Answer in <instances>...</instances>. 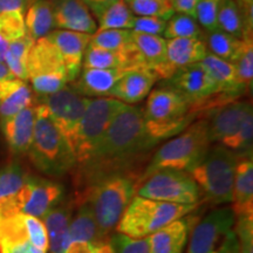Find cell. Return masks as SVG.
<instances>
[{"label":"cell","mask_w":253,"mask_h":253,"mask_svg":"<svg viewBox=\"0 0 253 253\" xmlns=\"http://www.w3.org/2000/svg\"><path fill=\"white\" fill-rule=\"evenodd\" d=\"M155 145L145 129L142 108L125 104L113 119L89 160L80 169L90 184L102 176L125 171L132 160Z\"/></svg>","instance_id":"cell-1"},{"label":"cell","mask_w":253,"mask_h":253,"mask_svg":"<svg viewBox=\"0 0 253 253\" xmlns=\"http://www.w3.org/2000/svg\"><path fill=\"white\" fill-rule=\"evenodd\" d=\"M142 112L148 135L156 144L181 134L196 115L188 99L168 84L150 91Z\"/></svg>","instance_id":"cell-2"},{"label":"cell","mask_w":253,"mask_h":253,"mask_svg":"<svg viewBox=\"0 0 253 253\" xmlns=\"http://www.w3.org/2000/svg\"><path fill=\"white\" fill-rule=\"evenodd\" d=\"M34 108L36 122L27 155L33 166L45 175L52 177L65 175L77 166L75 155L50 119L45 104L39 103Z\"/></svg>","instance_id":"cell-3"},{"label":"cell","mask_w":253,"mask_h":253,"mask_svg":"<svg viewBox=\"0 0 253 253\" xmlns=\"http://www.w3.org/2000/svg\"><path fill=\"white\" fill-rule=\"evenodd\" d=\"M136 191V183L126 171L102 176L89 184L86 201L93 208L97 225L106 238L118 226Z\"/></svg>","instance_id":"cell-4"},{"label":"cell","mask_w":253,"mask_h":253,"mask_svg":"<svg viewBox=\"0 0 253 253\" xmlns=\"http://www.w3.org/2000/svg\"><path fill=\"white\" fill-rule=\"evenodd\" d=\"M210 147L207 120L192 122L181 134L173 136L155 153L141 181L162 169L189 172L204 157Z\"/></svg>","instance_id":"cell-5"},{"label":"cell","mask_w":253,"mask_h":253,"mask_svg":"<svg viewBox=\"0 0 253 253\" xmlns=\"http://www.w3.org/2000/svg\"><path fill=\"white\" fill-rule=\"evenodd\" d=\"M239 155L216 144L188 172L210 203L220 205L232 202L233 181Z\"/></svg>","instance_id":"cell-6"},{"label":"cell","mask_w":253,"mask_h":253,"mask_svg":"<svg viewBox=\"0 0 253 253\" xmlns=\"http://www.w3.org/2000/svg\"><path fill=\"white\" fill-rule=\"evenodd\" d=\"M197 205L166 203L134 196L118 224V232L131 238L150 237L168 224L185 217Z\"/></svg>","instance_id":"cell-7"},{"label":"cell","mask_w":253,"mask_h":253,"mask_svg":"<svg viewBox=\"0 0 253 253\" xmlns=\"http://www.w3.org/2000/svg\"><path fill=\"white\" fill-rule=\"evenodd\" d=\"M232 208L214 209L192 230L186 253H239Z\"/></svg>","instance_id":"cell-8"},{"label":"cell","mask_w":253,"mask_h":253,"mask_svg":"<svg viewBox=\"0 0 253 253\" xmlns=\"http://www.w3.org/2000/svg\"><path fill=\"white\" fill-rule=\"evenodd\" d=\"M27 81L38 97L55 93L69 84L65 62L46 37L34 41L30 50Z\"/></svg>","instance_id":"cell-9"},{"label":"cell","mask_w":253,"mask_h":253,"mask_svg":"<svg viewBox=\"0 0 253 253\" xmlns=\"http://www.w3.org/2000/svg\"><path fill=\"white\" fill-rule=\"evenodd\" d=\"M123 106L125 103L114 97H94L89 100L78 129L74 148L75 167L80 168L87 163Z\"/></svg>","instance_id":"cell-10"},{"label":"cell","mask_w":253,"mask_h":253,"mask_svg":"<svg viewBox=\"0 0 253 253\" xmlns=\"http://www.w3.org/2000/svg\"><path fill=\"white\" fill-rule=\"evenodd\" d=\"M63 188L54 181L27 176L15 194L0 203V216L23 213L42 219L47 212L61 203Z\"/></svg>","instance_id":"cell-11"},{"label":"cell","mask_w":253,"mask_h":253,"mask_svg":"<svg viewBox=\"0 0 253 253\" xmlns=\"http://www.w3.org/2000/svg\"><path fill=\"white\" fill-rule=\"evenodd\" d=\"M42 220L23 213L0 216V253H47Z\"/></svg>","instance_id":"cell-12"},{"label":"cell","mask_w":253,"mask_h":253,"mask_svg":"<svg viewBox=\"0 0 253 253\" xmlns=\"http://www.w3.org/2000/svg\"><path fill=\"white\" fill-rule=\"evenodd\" d=\"M137 196L166 203L197 205L202 192L186 171L162 169L142 179Z\"/></svg>","instance_id":"cell-13"},{"label":"cell","mask_w":253,"mask_h":253,"mask_svg":"<svg viewBox=\"0 0 253 253\" xmlns=\"http://www.w3.org/2000/svg\"><path fill=\"white\" fill-rule=\"evenodd\" d=\"M89 100V97L82 96L68 84L55 93L39 97V103L45 104L50 119L71 145L73 153L79 126Z\"/></svg>","instance_id":"cell-14"},{"label":"cell","mask_w":253,"mask_h":253,"mask_svg":"<svg viewBox=\"0 0 253 253\" xmlns=\"http://www.w3.org/2000/svg\"><path fill=\"white\" fill-rule=\"evenodd\" d=\"M168 86L175 88L196 108L218 93V87L201 62L178 69L168 79Z\"/></svg>","instance_id":"cell-15"},{"label":"cell","mask_w":253,"mask_h":253,"mask_svg":"<svg viewBox=\"0 0 253 253\" xmlns=\"http://www.w3.org/2000/svg\"><path fill=\"white\" fill-rule=\"evenodd\" d=\"M251 114H253L252 104L248 101H235L218 107L207 120L208 135L211 144H223L238 131L243 122Z\"/></svg>","instance_id":"cell-16"},{"label":"cell","mask_w":253,"mask_h":253,"mask_svg":"<svg viewBox=\"0 0 253 253\" xmlns=\"http://www.w3.org/2000/svg\"><path fill=\"white\" fill-rule=\"evenodd\" d=\"M90 36L66 30H53L46 36L65 62L69 84L77 80L82 71V61L87 46L89 45Z\"/></svg>","instance_id":"cell-17"},{"label":"cell","mask_w":253,"mask_h":253,"mask_svg":"<svg viewBox=\"0 0 253 253\" xmlns=\"http://www.w3.org/2000/svg\"><path fill=\"white\" fill-rule=\"evenodd\" d=\"M55 30L93 34L97 24L82 0H49Z\"/></svg>","instance_id":"cell-18"},{"label":"cell","mask_w":253,"mask_h":253,"mask_svg":"<svg viewBox=\"0 0 253 253\" xmlns=\"http://www.w3.org/2000/svg\"><path fill=\"white\" fill-rule=\"evenodd\" d=\"M36 108L30 106L5 121L0 122L9 151L14 156H24L30 150L33 137Z\"/></svg>","instance_id":"cell-19"},{"label":"cell","mask_w":253,"mask_h":253,"mask_svg":"<svg viewBox=\"0 0 253 253\" xmlns=\"http://www.w3.org/2000/svg\"><path fill=\"white\" fill-rule=\"evenodd\" d=\"M157 80L156 75L149 69L126 71L110 90L108 97H114L125 104L135 106L149 95Z\"/></svg>","instance_id":"cell-20"},{"label":"cell","mask_w":253,"mask_h":253,"mask_svg":"<svg viewBox=\"0 0 253 253\" xmlns=\"http://www.w3.org/2000/svg\"><path fill=\"white\" fill-rule=\"evenodd\" d=\"M232 210L236 217L253 216L252 154L239 155L232 190Z\"/></svg>","instance_id":"cell-21"},{"label":"cell","mask_w":253,"mask_h":253,"mask_svg":"<svg viewBox=\"0 0 253 253\" xmlns=\"http://www.w3.org/2000/svg\"><path fill=\"white\" fill-rule=\"evenodd\" d=\"M132 40L140 52L145 68L153 72L158 80H168L172 77L167 62V39L161 36L132 31Z\"/></svg>","instance_id":"cell-22"},{"label":"cell","mask_w":253,"mask_h":253,"mask_svg":"<svg viewBox=\"0 0 253 253\" xmlns=\"http://www.w3.org/2000/svg\"><path fill=\"white\" fill-rule=\"evenodd\" d=\"M126 71L122 69H82L71 87L82 96L108 97L110 90Z\"/></svg>","instance_id":"cell-23"},{"label":"cell","mask_w":253,"mask_h":253,"mask_svg":"<svg viewBox=\"0 0 253 253\" xmlns=\"http://www.w3.org/2000/svg\"><path fill=\"white\" fill-rule=\"evenodd\" d=\"M207 53L204 38H176L167 40V62L172 75L178 69L201 62Z\"/></svg>","instance_id":"cell-24"},{"label":"cell","mask_w":253,"mask_h":253,"mask_svg":"<svg viewBox=\"0 0 253 253\" xmlns=\"http://www.w3.org/2000/svg\"><path fill=\"white\" fill-rule=\"evenodd\" d=\"M72 209V204L59 203L41 219L46 229L49 253H65L67 250Z\"/></svg>","instance_id":"cell-25"},{"label":"cell","mask_w":253,"mask_h":253,"mask_svg":"<svg viewBox=\"0 0 253 253\" xmlns=\"http://www.w3.org/2000/svg\"><path fill=\"white\" fill-rule=\"evenodd\" d=\"M33 91L27 81L12 78L0 82V122L33 106Z\"/></svg>","instance_id":"cell-26"},{"label":"cell","mask_w":253,"mask_h":253,"mask_svg":"<svg viewBox=\"0 0 253 253\" xmlns=\"http://www.w3.org/2000/svg\"><path fill=\"white\" fill-rule=\"evenodd\" d=\"M190 231V220L183 217L168 224L150 239V253H183Z\"/></svg>","instance_id":"cell-27"},{"label":"cell","mask_w":253,"mask_h":253,"mask_svg":"<svg viewBox=\"0 0 253 253\" xmlns=\"http://www.w3.org/2000/svg\"><path fill=\"white\" fill-rule=\"evenodd\" d=\"M201 63L207 69L212 80L216 82L219 94L226 95L227 99L231 100L232 97H237L244 91L239 84L233 63L225 61L209 52Z\"/></svg>","instance_id":"cell-28"},{"label":"cell","mask_w":253,"mask_h":253,"mask_svg":"<svg viewBox=\"0 0 253 253\" xmlns=\"http://www.w3.org/2000/svg\"><path fill=\"white\" fill-rule=\"evenodd\" d=\"M104 239L107 238L101 233L89 202H82L75 216H72L69 224V243L82 242L95 245Z\"/></svg>","instance_id":"cell-29"},{"label":"cell","mask_w":253,"mask_h":253,"mask_svg":"<svg viewBox=\"0 0 253 253\" xmlns=\"http://www.w3.org/2000/svg\"><path fill=\"white\" fill-rule=\"evenodd\" d=\"M26 33L34 41L55 30L49 0H33L25 12Z\"/></svg>","instance_id":"cell-30"},{"label":"cell","mask_w":253,"mask_h":253,"mask_svg":"<svg viewBox=\"0 0 253 253\" xmlns=\"http://www.w3.org/2000/svg\"><path fill=\"white\" fill-rule=\"evenodd\" d=\"M203 38L209 53L231 63L236 62L240 53L244 49L245 42L248 40L231 36V34L219 30V28L205 32V36Z\"/></svg>","instance_id":"cell-31"},{"label":"cell","mask_w":253,"mask_h":253,"mask_svg":"<svg viewBox=\"0 0 253 253\" xmlns=\"http://www.w3.org/2000/svg\"><path fill=\"white\" fill-rule=\"evenodd\" d=\"M89 43L120 54L128 55L138 52L132 40L131 30H96L90 36Z\"/></svg>","instance_id":"cell-32"},{"label":"cell","mask_w":253,"mask_h":253,"mask_svg":"<svg viewBox=\"0 0 253 253\" xmlns=\"http://www.w3.org/2000/svg\"><path fill=\"white\" fill-rule=\"evenodd\" d=\"M94 18L99 24L97 30H131L135 15L125 0H120L104 7Z\"/></svg>","instance_id":"cell-33"},{"label":"cell","mask_w":253,"mask_h":253,"mask_svg":"<svg viewBox=\"0 0 253 253\" xmlns=\"http://www.w3.org/2000/svg\"><path fill=\"white\" fill-rule=\"evenodd\" d=\"M217 26L219 30L239 39L252 38L248 33L244 19L235 0H221L217 13Z\"/></svg>","instance_id":"cell-34"},{"label":"cell","mask_w":253,"mask_h":253,"mask_svg":"<svg viewBox=\"0 0 253 253\" xmlns=\"http://www.w3.org/2000/svg\"><path fill=\"white\" fill-rule=\"evenodd\" d=\"M33 43L34 40L31 37H28L27 34L9 43L4 62L14 78L27 81L28 54H30V50Z\"/></svg>","instance_id":"cell-35"},{"label":"cell","mask_w":253,"mask_h":253,"mask_svg":"<svg viewBox=\"0 0 253 253\" xmlns=\"http://www.w3.org/2000/svg\"><path fill=\"white\" fill-rule=\"evenodd\" d=\"M204 31L199 26L197 20L188 14L175 13L167 21L164 30V39L176 38H203Z\"/></svg>","instance_id":"cell-36"},{"label":"cell","mask_w":253,"mask_h":253,"mask_svg":"<svg viewBox=\"0 0 253 253\" xmlns=\"http://www.w3.org/2000/svg\"><path fill=\"white\" fill-rule=\"evenodd\" d=\"M135 17H155L169 20L176 13L168 0H125Z\"/></svg>","instance_id":"cell-37"},{"label":"cell","mask_w":253,"mask_h":253,"mask_svg":"<svg viewBox=\"0 0 253 253\" xmlns=\"http://www.w3.org/2000/svg\"><path fill=\"white\" fill-rule=\"evenodd\" d=\"M27 173L18 162L0 168V203L12 197L26 181Z\"/></svg>","instance_id":"cell-38"},{"label":"cell","mask_w":253,"mask_h":253,"mask_svg":"<svg viewBox=\"0 0 253 253\" xmlns=\"http://www.w3.org/2000/svg\"><path fill=\"white\" fill-rule=\"evenodd\" d=\"M252 142H253V114L249 115L248 118L238 131L235 135L224 142L223 147L233 151L238 155H249L252 154Z\"/></svg>","instance_id":"cell-39"},{"label":"cell","mask_w":253,"mask_h":253,"mask_svg":"<svg viewBox=\"0 0 253 253\" xmlns=\"http://www.w3.org/2000/svg\"><path fill=\"white\" fill-rule=\"evenodd\" d=\"M236 67L237 77L243 89L248 90L252 87L253 81V42L252 38L245 42L244 49L240 53L238 59L233 63Z\"/></svg>","instance_id":"cell-40"},{"label":"cell","mask_w":253,"mask_h":253,"mask_svg":"<svg viewBox=\"0 0 253 253\" xmlns=\"http://www.w3.org/2000/svg\"><path fill=\"white\" fill-rule=\"evenodd\" d=\"M221 0H197L195 19L204 32H210L218 28L217 13Z\"/></svg>","instance_id":"cell-41"},{"label":"cell","mask_w":253,"mask_h":253,"mask_svg":"<svg viewBox=\"0 0 253 253\" xmlns=\"http://www.w3.org/2000/svg\"><path fill=\"white\" fill-rule=\"evenodd\" d=\"M0 34L14 41L26 36L25 14L21 12H9L0 14Z\"/></svg>","instance_id":"cell-42"},{"label":"cell","mask_w":253,"mask_h":253,"mask_svg":"<svg viewBox=\"0 0 253 253\" xmlns=\"http://www.w3.org/2000/svg\"><path fill=\"white\" fill-rule=\"evenodd\" d=\"M116 253H150V239L145 238H131V237L115 233L109 239Z\"/></svg>","instance_id":"cell-43"},{"label":"cell","mask_w":253,"mask_h":253,"mask_svg":"<svg viewBox=\"0 0 253 253\" xmlns=\"http://www.w3.org/2000/svg\"><path fill=\"white\" fill-rule=\"evenodd\" d=\"M235 224L239 253H253V216L237 217Z\"/></svg>","instance_id":"cell-44"},{"label":"cell","mask_w":253,"mask_h":253,"mask_svg":"<svg viewBox=\"0 0 253 253\" xmlns=\"http://www.w3.org/2000/svg\"><path fill=\"white\" fill-rule=\"evenodd\" d=\"M167 26V20L155 17H135L131 31L138 33L151 34V36L163 37Z\"/></svg>","instance_id":"cell-45"},{"label":"cell","mask_w":253,"mask_h":253,"mask_svg":"<svg viewBox=\"0 0 253 253\" xmlns=\"http://www.w3.org/2000/svg\"><path fill=\"white\" fill-rule=\"evenodd\" d=\"M33 0H0V14L9 12H21L25 14Z\"/></svg>","instance_id":"cell-46"},{"label":"cell","mask_w":253,"mask_h":253,"mask_svg":"<svg viewBox=\"0 0 253 253\" xmlns=\"http://www.w3.org/2000/svg\"><path fill=\"white\" fill-rule=\"evenodd\" d=\"M197 0H172V6L176 13L188 14L195 18Z\"/></svg>","instance_id":"cell-47"},{"label":"cell","mask_w":253,"mask_h":253,"mask_svg":"<svg viewBox=\"0 0 253 253\" xmlns=\"http://www.w3.org/2000/svg\"><path fill=\"white\" fill-rule=\"evenodd\" d=\"M116 1H120V0H82V2L87 6L93 17H95L100 11H102L104 7Z\"/></svg>","instance_id":"cell-48"},{"label":"cell","mask_w":253,"mask_h":253,"mask_svg":"<svg viewBox=\"0 0 253 253\" xmlns=\"http://www.w3.org/2000/svg\"><path fill=\"white\" fill-rule=\"evenodd\" d=\"M94 245L89 243H82V242H74L69 243L65 253H93Z\"/></svg>","instance_id":"cell-49"},{"label":"cell","mask_w":253,"mask_h":253,"mask_svg":"<svg viewBox=\"0 0 253 253\" xmlns=\"http://www.w3.org/2000/svg\"><path fill=\"white\" fill-rule=\"evenodd\" d=\"M93 253H116V252H115V250H114L110 240L104 239L94 245Z\"/></svg>","instance_id":"cell-50"},{"label":"cell","mask_w":253,"mask_h":253,"mask_svg":"<svg viewBox=\"0 0 253 253\" xmlns=\"http://www.w3.org/2000/svg\"><path fill=\"white\" fill-rule=\"evenodd\" d=\"M11 42L12 41H9L7 38H5L2 34H0V62L5 61V56L7 54L9 43Z\"/></svg>","instance_id":"cell-51"},{"label":"cell","mask_w":253,"mask_h":253,"mask_svg":"<svg viewBox=\"0 0 253 253\" xmlns=\"http://www.w3.org/2000/svg\"><path fill=\"white\" fill-rule=\"evenodd\" d=\"M12 78H14L13 74L9 72L8 67L5 65V62H0V82L8 80V79Z\"/></svg>","instance_id":"cell-52"},{"label":"cell","mask_w":253,"mask_h":253,"mask_svg":"<svg viewBox=\"0 0 253 253\" xmlns=\"http://www.w3.org/2000/svg\"><path fill=\"white\" fill-rule=\"evenodd\" d=\"M168 1H170V2H171V4H172V0H168Z\"/></svg>","instance_id":"cell-53"}]
</instances>
